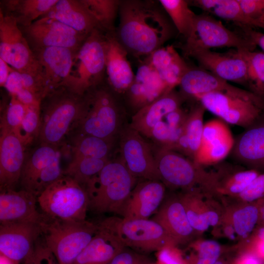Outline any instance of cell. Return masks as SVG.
I'll use <instances>...</instances> for the list:
<instances>
[{
	"mask_svg": "<svg viewBox=\"0 0 264 264\" xmlns=\"http://www.w3.org/2000/svg\"><path fill=\"white\" fill-rule=\"evenodd\" d=\"M115 36L138 60L161 47L177 31L159 0H121Z\"/></svg>",
	"mask_w": 264,
	"mask_h": 264,
	"instance_id": "1",
	"label": "cell"
},
{
	"mask_svg": "<svg viewBox=\"0 0 264 264\" xmlns=\"http://www.w3.org/2000/svg\"><path fill=\"white\" fill-rule=\"evenodd\" d=\"M85 95V107L74 133L117 139L125 127L126 109L122 99L111 89L106 79Z\"/></svg>",
	"mask_w": 264,
	"mask_h": 264,
	"instance_id": "2",
	"label": "cell"
},
{
	"mask_svg": "<svg viewBox=\"0 0 264 264\" xmlns=\"http://www.w3.org/2000/svg\"><path fill=\"white\" fill-rule=\"evenodd\" d=\"M86 102L85 93H76L65 86L48 92L40 104L42 144L60 147L79 120Z\"/></svg>",
	"mask_w": 264,
	"mask_h": 264,
	"instance_id": "3",
	"label": "cell"
},
{
	"mask_svg": "<svg viewBox=\"0 0 264 264\" xmlns=\"http://www.w3.org/2000/svg\"><path fill=\"white\" fill-rule=\"evenodd\" d=\"M136 179L120 157L111 158L84 187L88 198V209L98 213L119 215Z\"/></svg>",
	"mask_w": 264,
	"mask_h": 264,
	"instance_id": "4",
	"label": "cell"
},
{
	"mask_svg": "<svg viewBox=\"0 0 264 264\" xmlns=\"http://www.w3.org/2000/svg\"><path fill=\"white\" fill-rule=\"evenodd\" d=\"M41 226L44 243L58 264H71L100 229L99 224L87 220H65L47 216Z\"/></svg>",
	"mask_w": 264,
	"mask_h": 264,
	"instance_id": "5",
	"label": "cell"
},
{
	"mask_svg": "<svg viewBox=\"0 0 264 264\" xmlns=\"http://www.w3.org/2000/svg\"><path fill=\"white\" fill-rule=\"evenodd\" d=\"M106 33L97 28L88 36L77 52L65 87L83 95L106 80Z\"/></svg>",
	"mask_w": 264,
	"mask_h": 264,
	"instance_id": "6",
	"label": "cell"
},
{
	"mask_svg": "<svg viewBox=\"0 0 264 264\" xmlns=\"http://www.w3.org/2000/svg\"><path fill=\"white\" fill-rule=\"evenodd\" d=\"M42 212L51 218L69 221L86 220L89 200L85 188L64 175L38 197Z\"/></svg>",
	"mask_w": 264,
	"mask_h": 264,
	"instance_id": "7",
	"label": "cell"
},
{
	"mask_svg": "<svg viewBox=\"0 0 264 264\" xmlns=\"http://www.w3.org/2000/svg\"><path fill=\"white\" fill-rule=\"evenodd\" d=\"M251 91L240 88L232 92H213L198 96L206 110L226 123L246 129L260 118L264 103L261 98Z\"/></svg>",
	"mask_w": 264,
	"mask_h": 264,
	"instance_id": "8",
	"label": "cell"
},
{
	"mask_svg": "<svg viewBox=\"0 0 264 264\" xmlns=\"http://www.w3.org/2000/svg\"><path fill=\"white\" fill-rule=\"evenodd\" d=\"M99 224L113 233L126 247L142 253L176 244L162 225L152 219L127 220L114 216Z\"/></svg>",
	"mask_w": 264,
	"mask_h": 264,
	"instance_id": "9",
	"label": "cell"
},
{
	"mask_svg": "<svg viewBox=\"0 0 264 264\" xmlns=\"http://www.w3.org/2000/svg\"><path fill=\"white\" fill-rule=\"evenodd\" d=\"M255 46L243 33L229 30L220 21L204 13L196 14L191 31L180 48L184 55L189 57L196 51L213 47L253 50Z\"/></svg>",
	"mask_w": 264,
	"mask_h": 264,
	"instance_id": "10",
	"label": "cell"
},
{
	"mask_svg": "<svg viewBox=\"0 0 264 264\" xmlns=\"http://www.w3.org/2000/svg\"><path fill=\"white\" fill-rule=\"evenodd\" d=\"M154 152L159 179L165 186L187 191L197 183L206 182L201 166L184 155L160 147Z\"/></svg>",
	"mask_w": 264,
	"mask_h": 264,
	"instance_id": "11",
	"label": "cell"
},
{
	"mask_svg": "<svg viewBox=\"0 0 264 264\" xmlns=\"http://www.w3.org/2000/svg\"><path fill=\"white\" fill-rule=\"evenodd\" d=\"M0 58L20 72L43 70L16 20L4 15L1 11Z\"/></svg>",
	"mask_w": 264,
	"mask_h": 264,
	"instance_id": "12",
	"label": "cell"
},
{
	"mask_svg": "<svg viewBox=\"0 0 264 264\" xmlns=\"http://www.w3.org/2000/svg\"><path fill=\"white\" fill-rule=\"evenodd\" d=\"M19 26L32 51L48 47L78 50L89 35L80 33L56 20L45 17L40 18L30 25Z\"/></svg>",
	"mask_w": 264,
	"mask_h": 264,
	"instance_id": "13",
	"label": "cell"
},
{
	"mask_svg": "<svg viewBox=\"0 0 264 264\" xmlns=\"http://www.w3.org/2000/svg\"><path fill=\"white\" fill-rule=\"evenodd\" d=\"M118 137L120 157L131 174L137 179L160 180L154 150L142 135L128 126Z\"/></svg>",
	"mask_w": 264,
	"mask_h": 264,
	"instance_id": "14",
	"label": "cell"
},
{
	"mask_svg": "<svg viewBox=\"0 0 264 264\" xmlns=\"http://www.w3.org/2000/svg\"><path fill=\"white\" fill-rule=\"evenodd\" d=\"M170 91L156 70L145 57L138 60L134 80L122 99L126 109L129 108L133 111L134 114Z\"/></svg>",
	"mask_w": 264,
	"mask_h": 264,
	"instance_id": "15",
	"label": "cell"
},
{
	"mask_svg": "<svg viewBox=\"0 0 264 264\" xmlns=\"http://www.w3.org/2000/svg\"><path fill=\"white\" fill-rule=\"evenodd\" d=\"M38 224L13 222L0 225V252L9 259L21 264L34 250L35 242L42 234Z\"/></svg>",
	"mask_w": 264,
	"mask_h": 264,
	"instance_id": "16",
	"label": "cell"
},
{
	"mask_svg": "<svg viewBox=\"0 0 264 264\" xmlns=\"http://www.w3.org/2000/svg\"><path fill=\"white\" fill-rule=\"evenodd\" d=\"M235 139L225 122L214 119L204 124L199 148L193 161L199 166L217 163L232 151Z\"/></svg>",
	"mask_w": 264,
	"mask_h": 264,
	"instance_id": "17",
	"label": "cell"
},
{
	"mask_svg": "<svg viewBox=\"0 0 264 264\" xmlns=\"http://www.w3.org/2000/svg\"><path fill=\"white\" fill-rule=\"evenodd\" d=\"M165 186L160 180H146L136 184L119 215L127 220L149 219L155 214L165 197Z\"/></svg>",
	"mask_w": 264,
	"mask_h": 264,
	"instance_id": "18",
	"label": "cell"
},
{
	"mask_svg": "<svg viewBox=\"0 0 264 264\" xmlns=\"http://www.w3.org/2000/svg\"><path fill=\"white\" fill-rule=\"evenodd\" d=\"M37 203V197L25 190H0V224L26 222L41 225L46 216L38 211Z\"/></svg>",
	"mask_w": 264,
	"mask_h": 264,
	"instance_id": "19",
	"label": "cell"
},
{
	"mask_svg": "<svg viewBox=\"0 0 264 264\" xmlns=\"http://www.w3.org/2000/svg\"><path fill=\"white\" fill-rule=\"evenodd\" d=\"M189 57L196 60L200 68L228 82L247 86L246 63L236 49L227 53L202 50L192 53Z\"/></svg>",
	"mask_w": 264,
	"mask_h": 264,
	"instance_id": "20",
	"label": "cell"
},
{
	"mask_svg": "<svg viewBox=\"0 0 264 264\" xmlns=\"http://www.w3.org/2000/svg\"><path fill=\"white\" fill-rule=\"evenodd\" d=\"M77 51L58 47H48L33 51L43 68L45 94L51 90L65 86L70 76Z\"/></svg>",
	"mask_w": 264,
	"mask_h": 264,
	"instance_id": "21",
	"label": "cell"
},
{
	"mask_svg": "<svg viewBox=\"0 0 264 264\" xmlns=\"http://www.w3.org/2000/svg\"><path fill=\"white\" fill-rule=\"evenodd\" d=\"M115 32L106 33V81L122 98L133 82L135 75L128 60V53L116 39Z\"/></svg>",
	"mask_w": 264,
	"mask_h": 264,
	"instance_id": "22",
	"label": "cell"
},
{
	"mask_svg": "<svg viewBox=\"0 0 264 264\" xmlns=\"http://www.w3.org/2000/svg\"><path fill=\"white\" fill-rule=\"evenodd\" d=\"M26 145L14 132H0V189H14L20 181Z\"/></svg>",
	"mask_w": 264,
	"mask_h": 264,
	"instance_id": "23",
	"label": "cell"
},
{
	"mask_svg": "<svg viewBox=\"0 0 264 264\" xmlns=\"http://www.w3.org/2000/svg\"><path fill=\"white\" fill-rule=\"evenodd\" d=\"M184 101L181 93L173 89L135 113L129 126L142 136L149 137L154 126L168 113L181 107Z\"/></svg>",
	"mask_w": 264,
	"mask_h": 264,
	"instance_id": "24",
	"label": "cell"
},
{
	"mask_svg": "<svg viewBox=\"0 0 264 264\" xmlns=\"http://www.w3.org/2000/svg\"><path fill=\"white\" fill-rule=\"evenodd\" d=\"M152 219L162 225L176 244L187 242L195 231L180 198H170L163 201Z\"/></svg>",
	"mask_w": 264,
	"mask_h": 264,
	"instance_id": "25",
	"label": "cell"
},
{
	"mask_svg": "<svg viewBox=\"0 0 264 264\" xmlns=\"http://www.w3.org/2000/svg\"><path fill=\"white\" fill-rule=\"evenodd\" d=\"M255 123L235 140L232 153L235 160L258 171L264 169V123Z\"/></svg>",
	"mask_w": 264,
	"mask_h": 264,
	"instance_id": "26",
	"label": "cell"
},
{
	"mask_svg": "<svg viewBox=\"0 0 264 264\" xmlns=\"http://www.w3.org/2000/svg\"><path fill=\"white\" fill-rule=\"evenodd\" d=\"M43 17L56 20L87 35L95 28L100 29L82 0H58L50 10L41 18Z\"/></svg>",
	"mask_w": 264,
	"mask_h": 264,
	"instance_id": "27",
	"label": "cell"
},
{
	"mask_svg": "<svg viewBox=\"0 0 264 264\" xmlns=\"http://www.w3.org/2000/svg\"><path fill=\"white\" fill-rule=\"evenodd\" d=\"M179 92L186 100L213 92H234L240 88L200 67H190L179 84Z\"/></svg>",
	"mask_w": 264,
	"mask_h": 264,
	"instance_id": "28",
	"label": "cell"
},
{
	"mask_svg": "<svg viewBox=\"0 0 264 264\" xmlns=\"http://www.w3.org/2000/svg\"><path fill=\"white\" fill-rule=\"evenodd\" d=\"M145 57L170 91L179 85L190 67L173 45L163 46Z\"/></svg>",
	"mask_w": 264,
	"mask_h": 264,
	"instance_id": "29",
	"label": "cell"
},
{
	"mask_svg": "<svg viewBox=\"0 0 264 264\" xmlns=\"http://www.w3.org/2000/svg\"><path fill=\"white\" fill-rule=\"evenodd\" d=\"M99 225L97 233L71 264H107L126 247L113 233Z\"/></svg>",
	"mask_w": 264,
	"mask_h": 264,
	"instance_id": "30",
	"label": "cell"
},
{
	"mask_svg": "<svg viewBox=\"0 0 264 264\" xmlns=\"http://www.w3.org/2000/svg\"><path fill=\"white\" fill-rule=\"evenodd\" d=\"M58 0H1L0 11L20 26L30 25L46 14Z\"/></svg>",
	"mask_w": 264,
	"mask_h": 264,
	"instance_id": "31",
	"label": "cell"
},
{
	"mask_svg": "<svg viewBox=\"0 0 264 264\" xmlns=\"http://www.w3.org/2000/svg\"><path fill=\"white\" fill-rule=\"evenodd\" d=\"M60 147L40 143L25 159L20 182L22 189L30 192L37 177L57 157L61 155Z\"/></svg>",
	"mask_w": 264,
	"mask_h": 264,
	"instance_id": "32",
	"label": "cell"
},
{
	"mask_svg": "<svg viewBox=\"0 0 264 264\" xmlns=\"http://www.w3.org/2000/svg\"><path fill=\"white\" fill-rule=\"evenodd\" d=\"M116 139L74 133L71 141V159L111 158Z\"/></svg>",
	"mask_w": 264,
	"mask_h": 264,
	"instance_id": "33",
	"label": "cell"
},
{
	"mask_svg": "<svg viewBox=\"0 0 264 264\" xmlns=\"http://www.w3.org/2000/svg\"><path fill=\"white\" fill-rule=\"evenodd\" d=\"M188 2L189 5L206 13L233 22L242 28H251L238 0H194Z\"/></svg>",
	"mask_w": 264,
	"mask_h": 264,
	"instance_id": "34",
	"label": "cell"
},
{
	"mask_svg": "<svg viewBox=\"0 0 264 264\" xmlns=\"http://www.w3.org/2000/svg\"><path fill=\"white\" fill-rule=\"evenodd\" d=\"M198 195L194 190L186 191L181 198L186 210L189 221L195 231L206 230L210 226H214L219 221V215L214 211H202L198 202Z\"/></svg>",
	"mask_w": 264,
	"mask_h": 264,
	"instance_id": "35",
	"label": "cell"
},
{
	"mask_svg": "<svg viewBox=\"0 0 264 264\" xmlns=\"http://www.w3.org/2000/svg\"><path fill=\"white\" fill-rule=\"evenodd\" d=\"M205 108L199 103L188 112L180 137L185 142L188 149L189 156L193 160L202 139Z\"/></svg>",
	"mask_w": 264,
	"mask_h": 264,
	"instance_id": "36",
	"label": "cell"
},
{
	"mask_svg": "<svg viewBox=\"0 0 264 264\" xmlns=\"http://www.w3.org/2000/svg\"><path fill=\"white\" fill-rule=\"evenodd\" d=\"M105 33L116 31L115 20L119 14L121 0H82Z\"/></svg>",
	"mask_w": 264,
	"mask_h": 264,
	"instance_id": "37",
	"label": "cell"
},
{
	"mask_svg": "<svg viewBox=\"0 0 264 264\" xmlns=\"http://www.w3.org/2000/svg\"><path fill=\"white\" fill-rule=\"evenodd\" d=\"M177 31L186 39L189 35L196 14L189 8L188 0H159Z\"/></svg>",
	"mask_w": 264,
	"mask_h": 264,
	"instance_id": "38",
	"label": "cell"
},
{
	"mask_svg": "<svg viewBox=\"0 0 264 264\" xmlns=\"http://www.w3.org/2000/svg\"><path fill=\"white\" fill-rule=\"evenodd\" d=\"M245 60L247 68V86L251 91L264 96V52L237 50Z\"/></svg>",
	"mask_w": 264,
	"mask_h": 264,
	"instance_id": "39",
	"label": "cell"
},
{
	"mask_svg": "<svg viewBox=\"0 0 264 264\" xmlns=\"http://www.w3.org/2000/svg\"><path fill=\"white\" fill-rule=\"evenodd\" d=\"M111 158L71 159L63 174L73 178L84 187L88 181L98 173Z\"/></svg>",
	"mask_w": 264,
	"mask_h": 264,
	"instance_id": "40",
	"label": "cell"
},
{
	"mask_svg": "<svg viewBox=\"0 0 264 264\" xmlns=\"http://www.w3.org/2000/svg\"><path fill=\"white\" fill-rule=\"evenodd\" d=\"M8 102L0 105V132L16 133L26 111L27 107L14 96L10 95Z\"/></svg>",
	"mask_w": 264,
	"mask_h": 264,
	"instance_id": "41",
	"label": "cell"
},
{
	"mask_svg": "<svg viewBox=\"0 0 264 264\" xmlns=\"http://www.w3.org/2000/svg\"><path fill=\"white\" fill-rule=\"evenodd\" d=\"M261 199L247 204L235 211L233 215L234 231L239 236L246 237L258 223Z\"/></svg>",
	"mask_w": 264,
	"mask_h": 264,
	"instance_id": "42",
	"label": "cell"
},
{
	"mask_svg": "<svg viewBox=\"0 0 264 264\" xmlns=\"http://www.w3.org/2000/svg\"><path fill=\"white\" fill-rule=\"evenodd\" d=\"M259 174L258 171L253 169L238 172L213 185L222 194L239 195Z\"/></svg>",
	"mask_w": 264,
	"mask_h": 264,
	"instance_id": "43",
	"label": "cell"
},
{
	"mask_svg": "<svg viewBox=\"0 0 264 264\" xmlns=\"http://www.w3.org/2000/svg\"><path fill=\"white\" fill-rule=\"evenodd\" d=\"M40 104L27 107L21 125L15 133L26 146L38 137L41 127Z\"/></svg>",
	"mask_w": 264,
	"mask_h": 264,
	"instance_id": "44",
	"label": "cell"
},
{
	"mask_svg": "<svg viewBox=\"0 0 264 264\" xmlns=\"http://www.w3.org/2000/svg\"><path fill=\"white\" fill-rule=\"evenodd\" d=\"M251 28L264 29V0H238Z\"/></svg>",
	"mask_w": 264,
	"mask_h": 264,
	"instance_id": "45",
	"label": "cell"
},
{
	"mask_svg": "<svg viewBox=\"0 0 264 264\" xmlns=\"http://www.w3.org/2000/svg\"><path fill=\"white\" fill-rule=\"evenodd\" d=\"M107 264H151L149 257L127 247L116 254Z\"/></svg>",
	"mask_w": 264,
	"mask_h": 264,
	"instance_id": "46",
	"label": "cell"
},
{
	"mask_svg": "<svg viewBox=\"0 0 264 264\" xmlns=\"http://www.w3.org/2000/svg\"><path fill=\"white\" fill-rule=\"evenodd\" d=\"M220 247L212 240L201 242L198 247V257L197 264H214L220 256Z\"/></svg>",
	"mask_w": 264,
	"mask_h": 264,
	"instance_id": "47",
	"label": "cell"
},
{
	"mask_svg": "<svg viewBox=\"0 0 264 264\" xmlns=\"http://www.w3.org/2000/svg\"><path fill=\"white\" fill-rule=\"evenodd\" d=\"M22 264H58L52 252L44 243H36L32 254Z\"/></svg>",
	"mask_w": 264,
	"mask_h": 264,
	"instance_id": "48",
	"label": "cell"
},
{
	"mask_svg": "<svg viewBox=\"0 0 264 264\" xmlns=\"http://www.w3.org/2000/svg\"><path fill=\"white\" fill-rule=\"evenodd\" d=\"M238 196L247 202H254L264 198V173L260 174Z\"/></svg>",
	"mask_w": 264,
	"mask_h": 264,
	"instance_id": "49",
	"label": "cell"
},
{
	"mask_svg": "<svg viewBox=\"0 0 264 264\" xmlns=\"http://www.w3.org/2000/svg\"><path fill=\"white\" fill-rule=\"evenodd\" d=\"M251 254L264 264V227L260 226L254 231L250 240Z\"/></svg>",
	"mask_w": 264,
	"mask_h": 264,
	"instance_id": "50",
	"label": "cell"
},
{
	"mask_svg": "<svg viewBox=\"0 0 264 264\" xmlns=\"http://www.w3.org/2000/svg\"><path fill=\"white\" fill-rule=\"evenodd\" d=\"M4 88L9 95L15 96L21 89L23 88L21 73L14 69L10 74Z\"/></svg>",
	"mask_w": 264,
	"mask_h": 264,
	"instance_id": "51",
	"label": "cell"
},
{
	"mask_svg": "<svg viewBox=\"0 0 264 264\" xmlns=\"http://www.w3.org/2000/svg\"><path fill=\"white\" fill-rule=\"evenodd\" d=\"M14 96L26 107L40 104L42 100L41 97L25 88L21 89Z\"/></svg>",
	"mask_w": 264,
	"mask_h": 264,
	"instance_id": "52",
	"label": "cell"
},
{
	"mask_svg": "<svg viewBox=\"0 0 264 264\" xmlns=\"http://www.w3.org/2000/svg\"><path fill=\"white\" fill-rule=\"evenodd\" d=\"M242 33L255 45L259 46L264 52V34L253 30L252 28H242Z\"/></svg>",
	"mask_w": 264,
	"mask_h": 264,
	"instance_id": "53",
	"label": "cell"
},
{
	"mask_svg": "<svg viewBox=\"0 0 264 264\" xmlns=\"http://www.w3.org/2000/svg\"><path fill=\"white\" fill-rule=\"evenodd\" d=\"M13 68L0 58V86L4 88L7 80Z\"/></svg>",
	"mask_w": 264,
	"mask_h": 264,
	"instance_id": "54",
	"label": "cell"
},
{
	"mask_svg": "<svg viewBox=\"0 0 264 264\" xmlns=\"http://www.w3.org/2000/svg\"><path fill=\"white\" fill-rule=\"evenodd\" d=\"M168 248L161 250L158 259L162 264H181L168 250Z\"/></svg>",
	"mask_w": 264,
	"mask_h": 264,
	"instance_id": "55",
	"label": "cell"
},
{
	"mask_svg": "<svg viewBox=\"0 0 264 264\" xmlns=\"http://www.w3.org/2000/svg\"><path fill=\"white\" fill-rule=\"evenodd\" d=\"M239 264H264L262 262L254 255L250 253L244 256Z\"/></svg>",
	"mask_w": 264,
	"mask_h": 264,
	"instance_id": "56",
	"label": "cell"
},
{
	"mask_svg": "<svg viewBox=\"0 0 264 264\" xmlns=\"http://www.w3.org/2000/svg\"><path fill=\"white\" fill-rule=\"evenodd\" d=\"M258 223L260 226L264 227V198H261Z\"/></svg>",
	"mask_w": 264,
	"mask_h": 264,
	"instance_id": "57",
	"label": "cell"
},
{
	"mask_svg": "<svg viewBox=\"0 0 264 264\" xmlns=\"http://www.w3.org/2000/svg\"><path fill=\"white\" fill-rule=\"evenodd\" d=\"M0 264H19L9 259L2 254L0 255Z\"/></svg>",
	"mask_w": 264,
	"mask_h": 264,
	"instance_id": "58",
	"label": "cell"
},
{
	"mask_svg": "<svg viewBox=\"0 0 264 264\" xmlns=\"http://www.w3.org/2000/svg\"><path fill=\"white\" fill-rule=\"evenodd\" d=\"M214 264H223L220 262H217Z\"/></svg>",
	"mask_w": 264,
	"mask_h": 264,
	"instance_id": "59",
	"label": "cell"
},
{
	"mask_svg": "<svg viewBox=\"0 0 264 264\" xmlns=\"http://www.w3.org/2000/svg\"></svg>",
	"mask_w": 264,
	"mask_h": 264,
	"instance_id": "60",
	"label": "cell"
}]
</instances>
